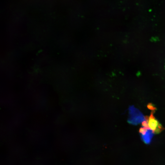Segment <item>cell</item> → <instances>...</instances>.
Wrapping results in <instances>:
<instances>
[{"mask_svg": "<svg viewBox=\"0 0 165 165\" xmlns=\"http://www.w3.org/2000/svg\"><path fill=\"white\" fill-rule=\"evenodd\" d=\"M147 130L144 127H141L139 130V132L141 134L142 136H144L146 134Z\"/></svg>", "mask_w": 165, "mask_h": 165, "instance_id": "obj_3", "label": "cell"}, {"mask_svg": "<svg viewBox=\"0 0 165 165\" xmlns=\"http://www.w3.org/2000/svg\"><path fill=\"white\" fill-rule=\"evenodd\" d=\"M154 112L152 111L150 116H146L145 119L147 122L149 127L152 130V133L158 134L163 130L164 128L154 117L153 115Z\"/></svg>", "mask_w": 165, "mask_h": 165, "instance_id": "obj_1", "label": "cell"}, {"mask_svg": "<svg viewBox=\"0 0 165 165\" xmlns=\"http://www.w3.org/2000/svg\"><path fill=\"white\" fill-rule=\"evenodd\" d=\"M147 122L146 121H144L142 122V125L144 127L148 130H151L149 127Z\"/></svg>", "mask_w": 165, "mask_h": 165, "instance_id": "obj_4", "label": "cell"}, {"mask_svg": "<svg viewBox=\"0 0 165 165\" xmlns=\"http://www.w3.org/2000/svg\"><path fill=\"white\" fill-rule=\"evenodd\" d=\"M147 108L149 110H152V111L155 112L156 110V108L155 106V105L152 103H149L147 105Z\"/></svg>", "mask_w": 165, "mask_h": 165, "instance_id": "obj_2", "label": "cell"}]
</instances>
